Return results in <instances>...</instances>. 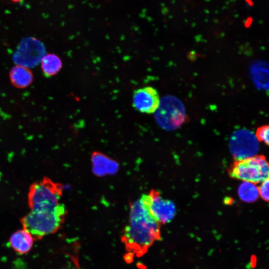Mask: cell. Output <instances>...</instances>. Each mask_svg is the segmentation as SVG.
Segmentation results:
<instances>
[{
    "mask_svg": "<svg viewBox=\"0 0 269 269\" xmlns=\"http://www.w3.org/2000/svg\"><path fill=\"white\" fill-rule=\"evenodd\" d=\"M140 200L160 224L169 223L175 216L176 208L174 203L163 198L157 190L152 189L148 194H142Z\"/></svg>",
    "mask_w": 269,
    "mask_h": 269,
    "instance_id": "8992f818",
    "label": "cell"
},
{
    "mask_svg": "<svg viewBox=\"0 0 269 269\" xmlns=\"http://www.w3.org/2000/svg\"><path fill=\"white\" fill-rule=\"evenodd\" d=\"M41 68L43 73L47 77L57 74L62 68V61L56 54H47L41 60Z\"/></svg>",
    "mask_w": 269,
    "mask_h": 269,
    "instance_id": "5bb4252c",
    "label": "cell"
},
{
    "mask_svg": "<svg viewBox=\"0 0 269 269\" xmlns=\"http://www.w3.org/2000/svg\"><path fill=\"white\" fill-rule=\"evenodd\" d=\"M238 195L243 201H255L259 195L258 187L255 183L244 181L239 187Z\"/></svg>",
    "mask_w": 269,
    "mask_h": 269,
    "instance_id": "9a60e30c",
    "label": "cell"
},
{
    "mask_svg": "<svg viewBox=\"0 0 269 269\" xmlns=\"http://www.w3.org/2000/svg\"><path fill=\"white\" fill-rule=\"evenodd\" d=\"M154 113L157 124L166 130L177 129L186 119L185 109L182 102L172 95L163 97Z\"/></svg>",
    "mask_w": 269,
    "mask_h": 269,
    "instance_id": "5b68a950",
    "label": "cell"
},
{
    "mask_svg": "<svg viewBox=\"0 0 269 269\" xmlns=\"http://www.w3.org/2000/svg\"><path fill=\"white\" fill-rule=\"evenodd\" d=\"M91 157L92 170L93 173L97 176H103L107 174H113L118 171V163L103 153L95 152Z\"/></svg>",
    "mask_w": 269,
    "mask_h": 269,
    "instance_id": "30bf717a",
    "label": "cell"
},
{
    "mask_svg": "<svg viewBox=\"0 0 269 269\" xmlns=\"http://www.w3.org/2000/svg\"><path fill=\"white\" fill-rule=\"evenodd\" d=\"M63 186L48 177L33 183L29 187L27 196L30 210L54 208L61 203Z\"/></svg>",
    "mask_w": 269,
    "mask_h": 269,
    "instance_id": "3957f363",
    "label": "cell"
},
{
    "mask_svg": "<svg viewBox=\"0 0 269 269\" xmlns=\"http://www.w3.org/2000/svg\"><path fill=\"white\" fill-rule=\"evenodd\" d=\"M269 179L261 182V184L258 187L259 194L262 198L268 202L269 201Z\"/></svg>",
    "mask_w": 269,
    "mask_h": 269,
    "instance_id": "e0dca14e",
    "label": "cell"
},
{
    "mask_svg": "<svg viewBox=\"0 0 269 269\" xmlns=\"http://www.w3.org/2000/svg\"><path fill=\"white\" fill-rule=\"evenodd\" d=\"M34 239L27 231L22 229L13 233L10 237V247L19 254L28 253L32 247Z\"/></svg>",
    "mask_w": 269,
    "mask_h": 269,
    "instance_id": "8fae6325",
    "label": "cell"
},
{
    "mask_svg": "<svg viewBox=\"0 0 269 269\" xmlns=\"http://www.w3.org/2000/svg\"><path fill=\"white\" fill-rule=\"evenodd\" d=\"M10 0L14 2H19L23 0Z\"/></svg>",
    "mask_w": 269,
    "mask_h": 269,
    "instance_id": "ac0fdd59",
    "label": "cell"
},
{
    "mask_svg": "<svg viewBox=\"0 0 269 269\" xmlns=\"http://www.w3.org/2000/svg\"><path fill=\"white\" fill-rule=\"evenodd\" d=\"M256 137L261 141H264L268 145L269 141V129L268 125H264L258 128L256 131Z\"/></svg>",
    "mask_w": 269,
    "mask_h": 269,
    "instance_id": "2e32d148",
    "label": "cell"
},
{
    "mask_svg": "<svg viewBox=\"0 0 269 269\" xmlns=\"http://www.w3.org/2000/svg\"><path fill=\"white\" fill-rule=\"evenodd\" d=\"M45 53V48L41 41L34 37H27L19 44L13 60L18 65L32 67L41 61Z\"/></svg>",
    "mask_w": 269,
    "mask_h": 269,
    "instance_id": "52a82bcc",
    "label": "cell"
},
{
    "mask_svg": "<svg viewBox=\"0 0 269 269\" xmlns=\"http://www.w3.org/2000/svg\"><path fill=\"white\" fill-rule=\"evenodd\" d=\"M160 101L157 91L151 87L139 88L133 93V107L142 113H154L159 105Z\"/></svg>",
    "mask_w": 269,
    "mask_h": 269,
    "instance_id": "9c48e42d",
    "label": "cell"
},
{
    "mask_svg": "<svg viewBox=\"0 0 269 269\" xmlns=\"http://www.w3.org/2000/svg\"><path fill=\"white\" fill-rule=\"evenodd\" d=\"M130 216L128 224L122 235L125 245L127 261L133 257H140L161 239L160 224L150 215L139 199L130 205Z\"/></svg>",
    "mask_w": 269,
    "mask_h": 269,
    "instance_id": "6da1fadb",
    "label": "cell"
},
{
    "mask_svg": "<svg viewBox=\"0 0 269 269\" xmlns=\"http://www.w3.org/2000/svg\"><path fill=\"white\" fill-rule=\"evenodd\" d=\"M67 210L62 203L49 209L30 210L20 222L23 229L28 232L35 240L56 232L63 224Z\"/></svg>",
    "mask_w": 269,
    "mask_h": 269,
    "instance_id": "7a4b0ae2",
    "label": "cell"
},
{
    "mask_svg": "<svg viewBox=\"0 0 269 269\" xmlns=\"http://www.w3.org/2000/svg\"><path fill=\"white\" fill-rule=\"evenodd\" d=\"M9 79L13 86L22 89L31 84L33 76L28 68L17 65L10 70Z\"/></svg>",
    "mask_w": 269,
    "mask_h": 269,
    "instance_id": "7c38bea8",
    "label": "cell"
},
{
    "mask_svg": "<svg viewBox=\"0 0 269 269\" xmlns=\"http://www.w3.org/2000/svg\"><path fill=\"white\" fill-rule=\"evenodd\" d=\"M269 169L266 158L260 155L235 160L228 173L233 178L255 184L269 179Z\"/></svg>",
    "mask_w": 269,
    "mask_h": 269,
    "instance_id": "277c9868",
    "label": "cell"
},
{
    "mask_svg": "<svg viewBox=\"0 0 269 269\" xmlns=\"http://www.w3.org/2000/svg\"><path fill=\"white\" fill-rule=\"evenodd\" d=\"M253 81L258 89L268 90L269 85L268 69L264 62H256L251 67Z\"/></svg>",
    "mask_w": 269,
    "mask_h": 269,
    "instance_id": "4fadbf2b",
    "label": "cell"
},
{
    "mask_svg": "<svg viewBox=\"0 0 269 269\" xmlns=\"http://www.w3.org/2000/svg\"><path fill=\"white\" fill-rule=\"evenodd\" d=\"M230 148L236 160H238L254 156L259 150V145L255 135L252 132L241 129L232 135Z\"/></svg>",
    "mask_w": 269,
    "mask_h": 269,
    "instance_id": "ba28073f",
    "label": "cell"
}]
</instances>
